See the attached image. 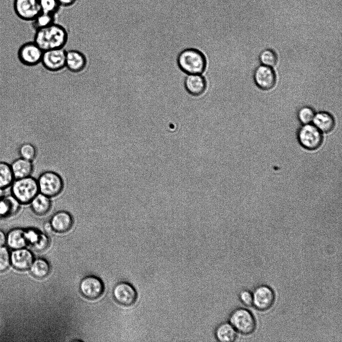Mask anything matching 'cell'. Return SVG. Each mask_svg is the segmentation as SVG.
<instances>
[{
  "instance_id": "cell-8",
  "label": "cell",
  "mask_w": 342,
  "mask_h": 342,
  "mask_svg": "<svg viewBox=\"0 0 342 342\" xmlns=\"http://www.w3.org/2000/svg\"><path fill=\"white\" fill-rule=\"evenodd\" d=\"M14 9L20 19L26 21H32L41 12L39 0H14Z\"/></svg>"
},
{
  "instance_id": "cell-13",
  "label": "cell",
  "mask_w": 342,
  "mask_h": 342,
  "mask_svg": "<svg viewBox=\"0 0 342 342\" xmlns=\"http://www.w3.org/2000/svg\"><path fill=\"white\" fill-rule=\"evenodd\" d=\"M255 84L261 89L268 90L272 89L276 83V76L271 67L264 65L258 67L254 73Z\"/></svg>"
},
{
  "instance_id": "cell-20",
  "label": "cell",
  "mask_w": 342,
  "mask_h": 342,
  "mask_svg": "<svg viewBox=\"0 0 342 342\" xmlns=\"http://www.w3.org/2000/svg\"><path fill=\"white\" fill-rule=\"evenodd\" d=\"M29 204L32 211L38 216L46 214L50 211L52 205L50 198L40 192Z\"/></svg>"
},
{
  "instance_id": "cell-7",
  "label": "cell",
  "mask_w": 342,
  "mask_h": 342,
  "mask_svg": "<svg viewBox=\"0 0 342 342\" xmlns=\"http://www.w3.org/2000/svg\"><path fill=\"white\" fill-rule=\"evenodd\" d=\"M44 51L34 42L23 44L18 52L21 63L27 67L36 65L41 62Z\"/></svg>"
},
{
  "instance_id": "cell-15",
  "label": "cell",
  "mask_w": 342,
  "mask_h": 342,
  "mask_svg": "<svg viewBox=\"0 0 342 342\" xmlns=\"http://www.w3.org/2000/svg\"><path fill=\"white\" fill-rule=\"evenodd\" d=\"M22 204L12 195H5L0 198V218H9L16 215Z\"/></svg>"
},
{
  "instance_id": "cell-22",
  "label": "cell",
  "mask_w": 342,
  "mask_h": 342,
  "mask_svg": "<svg viewBox=\"0 0 342 342\" xmlns=\"http://www.w3.org/2000/svg\"><path fill=\"white\" fill-rule=\"evenodd\" d=\"M214 333L216 339L221 342H232L237 338V331L229 322L219 324Z\"/></svg>"
},
{
  "instance_id": "cell-32",
  "label": "cell",
  "mask_w": 342,
  "mask_h": 342,
  "mask_svg": "<svg viewBox=\"0 0 342 342\" xmlns=\"http://www.w3.org/2000/svg\"><path fill=\"white\" fill-rule=\"evenodd\" d=\"M11 257L6 247H0V272L4 271L9 266Z\"/></svg>"
},
{
  "instance_id": "cell-25",
  "label": "cell",
  "mask_w": 342,
  "mask_h": 342,
  "mask_svg": "<svg viewBox=\"0 0 342 342\" xmlns=\"http://www.w3.org/2000/svg\"><path fill=\"white\" fill-rule=\"evenodd\" d=\"M15 179L11 165L0 162V188L6 190L11 186Z\"/></svg>"
},
{
  "instance_id": "cell-14",
  "label": "cell",
  "mask_w": 342,
  "mask_h": 342,
  "mask_svg": "<svg viewBox=\"0 0 342 342\" xmlns=\"http://www.w3.org/2000/svg\"><path fill=\"white\" fill-rule=\"evenodd\" d=\"M53 231L64 233L69 231L73 224V218L69 212L60 211L54 214L50 220Z\"/></svg>"
},
{
  "instance_id": "cell-10",
  "label": "cell",
  "mask_w": 342,
  "mask_h": 342,
  "mask_svg": "<svg viewBox=\"0 0 342 342\" xmlns=\"http://www.w3.org/2000/svg\"><path fill=\"white\" fill-rule=\"evenodd\" d=\"M66 51L63 48L44 51L41 62L48 70H60L65 67Z\"/></svg>"
},
{
  "instance_id": "cell-9",
  "label": "cell",
  "mask_w": 342,
  "mask_h": 342,
  "mask_svg": "<svg viewBox=\"0 0 342 342\" xmlns=\"http://www.w3.org/2000/svg\"><path fill=\"white\" fill-rule=\"evenodd\" d=\"M252 304L260 310L270 308L273 304L275 297L273 289L266 285L257 286L252 292Z\"/></svg>"
},
{
  "instance_id": "cell-21",
  "label": "cell",
  "mask_w": 342,
  "mask_h": 342,
  "mask_svg": "<svg viewBox=\"0 0 342 342\" xmlns=\"http://www.w3.org/2000/svg\"><path fill=\"white\" fill-rule=\"evenodd\" d=\"M7 241L12 249L23 248L28 243L26 230L18 228L11 230L7 237Z\"/></svg>"
},
{
  "instance_id": "cell-27",
  "label": "cell",
  "mask_w": 342,
  "mask_h": 342,
  "mask_svg": "<svg viewBox=\"0 0 342 342\" xmlns=\"http://www.w3.org/2000/svg\"><path fill=\"white\" fill-rule=\"evenodd\" d=\"M32 22L33 28L36 32L55 23V15L41 12Z\"/></svg>"
},
{
  "instance_id": "cell-24",
  "label": "cell",
  "mask_w": 342,
  "mask_h": 342,
  "mask_svg": "<svg viewBox=\"0 0 342 342\" xmlns=\"http://www.w3.org/2000/svg\"><path fill=\"white\" fill-rule=\"evenodd\" d=\"M26 232L28 243L36 250H43L48 246L49 239L45 234L34 229H29Z\"/></svg>"
},
{
  "instance_id": "cell-28",
  "label": "cell",
  "mask_w": 342,
  "mask_h": 342,
  "mask_svg": "<svg viewBox=\"0 0 342 342\" xmlns=\"http://www.w3.org/2000/svg\"><path fill=\"white\" fill-rule=\"evenodd\" d=\"M259 60L263 65L272 67L275 66L277 62L276 53L271 49H265L262 51L259 55Z\"/></svg>"
},
{
  "instance_id": "cell-34",
  "label": "cell",
  "mask_w": 342,
  "mask_h": 342,
  "mask_svg": "<svg viewBox=\"0 0 342 342\" xmlns=\"http://www.w3.org/2000/svg\"><path fill=\"white\" fill-rule=\"evenodd\" d=\"M62 7H68L73 5L77 0H57Z\"/></svg>"
},
{
  "instance_id": "cell-26",
  "label": "cell",
  "mask_w": 342,
  "mask_h": 342,
  "mask_svg": "<svg viewBox=\"0 0 342 342\" xmlns=\"http://www.w3.org/2000/svg\"><path fill=\"white\" fill-rule=\"evenodd\" d=\"M30 268L33 275L40 278L46 277L50 270L49 263L43 258H38L34 261Z\"/></svg>"
},
{
  "instance_id": "cell-35",
  "label": "cell",
  "mask_w": 342,
  "mask_h": 342,
  "mask_svg": "<svg viewBox=\"0 0 342 342\" xmlns=\"http://www.w3.org/2000/svg\"><path fill=\"white\" fill-rule=\"evenodd\" d=\"M7 241V236L5 232L0 230V247H2Z\"/></svg>"
},
{
  "instance_id": "cell-4",
  "label": "cell",
  "mask_w": 342,
  "mask_h": 342,
  "mask_svg": "<svg viewBox=\"0 0 342 342\" xmlns=\"http://www.w3.org/2000/svg\"><path fill=\"white\" fill-rule=\"evenodd\" d=\"M229 321L237 331L245 334L253 332L256 326L253 315L245 308L239 307L233 310Z\"/></svg>"
},
{
  "instance_id": "cell-2",
  "label": "cell",
  "mask_w": 342,
  "mask_h": 342,
  "mask_svg": "<svg viewBox=\"0 0 342 342\" xmlns=\"http://www.w3.org/2000/svg\"><path fill=\"white\" fill-rule=\"evenodd\" d=\"M177 64L179 68L189 75L200 74L203 73L206 66L204 55L195 49L184 50L178 55Z\"/></svg>"
},
{
  "instance_id": "cell-23",
  "label": "cell",
  "mask_w": 342,
  "mask_h": 342,
  "mask_svg": "<svg viewBox=\"0 0 342 342\" xmlns=\"http://www.w3.org/2000/svg\"><path fill=\"white\" fill-rule=\"evenodd\" d=\"M312 122L320 132L324 133L330 132L335 124L332 115L326 112H320L315 114Z\"/></svg>"
},
{
  "instance_id": "cell-11",
  "label": "cell",
  "mask_w": 342,
  "mask_h": 342,
  "mask_svg": "<svg viewBox=\"0 0 342 342\" xmlns=\"http://www.w3.org/2000/svg\"><path fill=\"white\" fill-rule=\"evenodd\" d=\"M113 294L115 300L125 306L133 305L137 298V292L134 286L126 282L117 283L114 287Z\"/></svg>"
},
{
  "instance_id": "cell-1",
  "label": "cell",
  "mask_w": 342,
  "mask_h": 342,
  "mask_svg": "<svg viewBox=\"0 0 342 342\" xmlns=\"http://www.w3.org/2000/svg\"><path fill=\"white\" fill-rule=\"evenodd\" d=\"M66 28L54 23L46 28L38 30L34 36V42L43 51L63 48L68 40Z\"/></svg>"
},
{
  "instance_id": "cell-19",
  "label": "cell",
  "mask_w": 342,
  "mask_h": 342,
  "mask_svg": "<svg viewBox=\"0 0 342 342\" xmlns=\"http://www.w3.org/2000/svg\"><path fill=\"white\" fill-rule=\"evenodd\" d=\"M10 165L15 179L30 176L33 171L32 161L21 157L15 160Z\"/></svg>"
},
{
  "instance_id": "cell-37",
  "label": "cell",
  "mask_w": 342,
  "mask_h": 342,
  "mask_svg": "<svg viewBox=\"0 0 342 342\" xmlns=\"http://www.w3.org/2000/svg\"><path fill=\"white\" fill-rule=\"evenodd\" d=\"M5 190L2 188H0V198H2L3 196H4L6 194H5Z\"/></svg>"
},
{
  "instance_id": "cell-31",
  "label": "cell",
  "mask_w": 342,
  "mask_h": 342,
  "mask_svg": "<svg viewBox=\"0 0 342 342\" xmlns=\"http://www.w3.org/2000/svg\"><path fill=\"white\" fill-rule=\"evenodd\" d=\"M314 115V112L311 107L304 106L298 111V118L302 124H307L312 122Z\"/></svg>"
},
{
  "instance_id": "cell-18",
  "label": "cell",
  "mask_w": 342,
  "mask_h": 342,
  "mask_svg": "<svg viewBox=\"0 0 342 342\" xmlns=\"http://www.w3.org/2000/svg\"><path fill=\"white\" fill-rule=\"evenodd\" d=\"M184 86L187 92L193 96H199L206 89V81L199 74L189 75L185 79Z\"/></svg>"
},
{
  "instance_id": "cell-36",
  "label": "cell",
  "mask_w": 342,
  "mask_h": 342,
  "mask_svg": "<svg viewBox=\"0 0 342 342\" xmlns=\"http://www.w3.org/2000/svg\"><path fill=\"white\" fill-rule=\"evenodd\" d=\"M44 228L46 231L48 232H50L52 231H53L51 226V225L50 224V222H48L46 223L45 225H44Z\"/></svg>"
},
{
  "instance_id": "cell-33",
  "label": "cell",
  "mask_w": 342,
  "mask_h": 342,
  "mask_svg": "<svg viewBox=\"0 0 342 342\" xmlns=\"http://www.w3.org/2000/svg\"><path fill=\"white\" fill-rule=\"evenodd\" d=\"M241 302L246 306H250L253 303L252 293L247 289L241 290L239 294Z\"/></svg>"
},
{
  "instance_id": "cell-12",
  "label": "cell",
  "mask_w": 342,
  "mask_h": 342,
  "mask_svg": "<svg viewBox=\"0 0 342 342\" xmlns=\"http://www.w3.org/2000/svg\"><path fill=\"white\" fill-rule=\"evenodd\" d=\"M104 284L98 277L90 275L84 278L80 283V289L85 297L96 299L103 293Z\"/></svg>"
},
{
  "instance_id": "cell-29",
  "label": "cell",
  "mask_w": 342,
  "mask_h": 342,
  "mask_svg": "<svg viewBox=\"0 0 342 342\" xmlns=\"http://www.w3.org/2000/svg\"><path fill=\"white\" fill-rule=\"evenodd\" d=\"M19 153L20 157L32 161L36 157L37 150L33 144L25 143L20 146Z\"/></svg>"
},
{
  "instance_id": "cell-5",
  "label": "cell",
  "mask_w": 342,
  "mask_h": 342,
  "mask_svg": "<svg viewBox=\"0 0 342 342\" xmlns=\"http://www.w3.org/2000/svg\"><path fill=\"white\" fill-rule=\"evenodd\" d=\"M37 181L39 192L50 198L59 195L64 187L61 177L53 171L43 173Z\"/></svg>"
},
{
  "instance_id": "cell-17",
  "label": "cell",
  "mask_w": 342,
  "mask_h": 342,
  "mask_svg": "<svg viewBox=\"0 0 342 342\" xmlns=\"http://www.w3.org/2000/svg\"><path fill=\"white\" fill-rule=\"evenodd\" d=\"M11 261L15 268L24 270L30 268L34 261V256L30 250L23 248L16 249L12 252Z\"/></svg>"
},
{
  "instance_id": "cell-30",
  "label": "cell",
  "mask_w": 342,
  "mask_h": 342,
  "mask_svg": "<svg viewBox=\"0 0 342 342\" xmlns=\"http://www.w3.org/2000/svg\"><path fill=\"white\" fill-rule=\"evenodd\" d=\"M41 12L55 15L61 6L57 0H39Z\"/></svg>"
},
{
  "instance_id": "cell-3",
  "label": "cell",
  "mask_w": 342,
  "mask_h": 342,
  "mask_svg": "<svg viewBox=\"0 0 342 342\" xmlns=\"http://www.w3.org/2000/svg\"><path fill=\"white\" fill-rule=\"evenodd\" d=\"M39 193L38 181L31 176L15 179L11 186V194L22 205L29 204Z\"/></svg>"
},
{
  "instance_id": "cell-6",
  "label": "cell",
  "mask_w": 342,
  "mask_h": 342,
  "mask_svg": "<svg viewBox=\"0 0 342 342\" xmlns=\"http://www.w3.org/2000/svg\"><path fill=\"white\" fill-rule=\"evenodd\" d=\"M297 137L301 145L308 150L317 149L322 142L321 132L314 125L309 124H304L300 127Z\"/></svg>"
},
{
  "instance_id": "cell-16",
  "label": "cell",
  "mask_w": 342,
  "mask_h": 342,
  "mask_svg": "<svg viewBox=\"0 0 342 342\" xmlns=\"http://www.w3.org/2000/svg\"><path fill=\"white\" fill-rule=\"evenodd\" d=\"M86 66V59L80 52L72 50L66 52L65 67L73 73L83 71Z\"/></svg>"
}]
</instances>
